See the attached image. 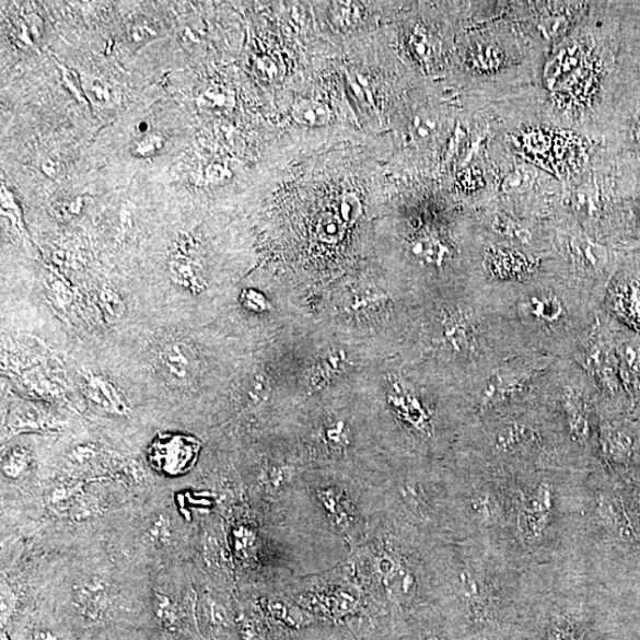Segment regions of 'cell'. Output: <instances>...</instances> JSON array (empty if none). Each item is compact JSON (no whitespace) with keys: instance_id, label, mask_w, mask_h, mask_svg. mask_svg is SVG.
Wrapping results in <instances>:
<instances>
[{"instance_id":"1","label":"cell","mask_w":640,"mask_h":640,"mask_svg":"<svg viewBox=\"0 0 640 640\" xmlns=\"http://www.w3.org/2000/svg\"><path fill=\"white\" fill-rule=\"evenodd\" d=\"M590 472L531 469L503 475L509 497L507 551L533 567H569L578 549Z\"/></svg>"},{"instance_id":"2","label":"cell","mask_w":640,"mask_h":640,"mask_svg":"<svg viewBox=\"0 0 640 640\" xmlns=\"http://www.w3.org/2000/svg\"><path fill=\"white\" fill-rule=\"evenodd\" d=\"M433 310L422 341L466 395L496 366L524 352L493 283H468Z\"/></svg>"},{"instance_id":"3","label":"cell","mask_w":640,"mask_h":640,"mask_svg":"<svg viewBox=\"0 0 640 640\" xmlns=\"http://www.w3.org/2000/svg\"><path fill=\"white\" fill-rule=\"evenodd\" d=\"M524 352L572 359L602 303L569 278L554 258L536 276L493 283Z\"/></svg>"},{"instance_id":"4","label":"cell","mask_w":640,"mask_h":640,"mask_svg":"<svg viewBox=\"0 0 640 640\" xmlns=\"http://www.w3.org/2000/svg\"><path fill=\"white\" fill-rule=\"evenodd\" d=\"M467 463L511 475L531 469H580L560 426L537 402L492 412L467 424Z\"/></svg>"},{"instance_id":"5","label":"cell","mask_w":640,"mask_h":640,"mask_svg":"<svg viewBox=\"0 0 640 640\" xmlns=\"http://www.w3.org/2000/svg\"><path fill=\"white\" fill-rule=\"evenodd\" d=\"M534 400L558 421L579 467L596 468L601 397L586 373L572 359L555 360L539 377Z\"/></svg>"},{"instance_id":"6","label":"cell","mask_w":640,"mask_h":640,"mask_svg":"<svg viewBox=\"0 0 640 640\" xmlns=\"http://www.w3.org/2000/svg\"><path fill=\"white\" fill-rule=\"evenodd\" d=\"M551 253L563 272L603 304L618 267L614 251L571 218L559 216L551 222Z\"/></svg>"},{"instance_id":"7","label":"cell","mask_w":640,"mask_h":640,"mask_svg":"<svg viewBox=\"0 0 640 640\" xmlns=\"http://www.w3.org/2000/svg\"><path fill=\"white\" fill-rule=\"evenodd\" d=\"M555 359L523 352L500 365L467 393L474 419L534 402L536 384Z\"/></svg>"},{"instance_id":"8","label":"cell","mask_w":640,"mask_h":640,"mask_svg":"<svg viewBox=\"0 0 640 640\" xmlns=\"http://www.w3.org/2000/svg\"><path fill=\"white\" fill-rule=\"evenodd\" d=\"M572 360L586 373L600 394V410L620 415L629 403L619 375V363L614 334L607 313L601 306L591 331L572 356Z\"/></svg>"},{"instance_id":"9","label":"cell","mask_w":640,"mask_h":640,"mask_svg":"<svg viewBox=\"0 0 640 640\" xmlns=\"http://www.w3.org/2000/svg\"><path fill=\"white\" fill-rule=\"evenodd\" d=\"M552 258V253L535 254L484 241L481 275L488 283L520 282L539 274Z\"/></svg>"},{"instance_id":"10","label":"cell","mask_w":640,"mask_h":640,"mask_svg":"<svg viewBox=\"0 0 640 640\" xmlns=\"http://www.w3.org/2000/svg\"><path fill=\"white\" fill-rule=\"evenodd\" d=\"M507 38H498L494 34L482 36L474 40L475 45L468 49V57L473 68L478 73L490 77V84L497 85L509 77L511 70L520 71L523 57H516L511 50L515 46L507 45Z\"/></svg>"},{"instance_id":"11","label":"cell","mask_w":640,"mask_h":640,"mask_svg":"<svg viewBox=\"0 0 640 640\" xmlns=\"http://www.w3.org/2000/svg\"><path fill=\"white\" fill-rule=\"evenodd\" d=\"M607 316L615 338L622 387L630 407L635 409L640 400V334L630 331L629 327L620 329L619 322Z\"/></svg>"},{"instance_id":"12","label":"cell","mask_w":640,"mask_h":640,"mask_svg":"<svg viewBox=\"0 0 640 640\" xmlns=\"http://www.w3.org/2000/svg\"><path fill=\"white\" fill-rule=\"evenodd\" d=\"M602 307L612 318L640 334V278L614 277L608 283Z\"/></svg>"},{"instance_id":"13","label":"cell","mask_w":640,"mask_h":640,"mask_svg":"<svg viewBox=\"0 0 640 640\" xmlns=\"http://www.w3.org/2000/svg\"><path fill=\"white\" fill-rule=\"evenodd\" d=\"M82 389L96 407L113 416H127L130 412L121 391L103 375L93 373L83 376Z\"/></svg>"},{"instance_id":"14","label":"cell","mask_w":640,"mask_h":640,"mask_svg":"<svg viewBox=\"0 0 640 640\" xmlns=\"http://www.w3.org/2000/svg\"><path fill=\"white\" fill-rule=\"evenodd\" d=\"M163 375L176 386H185L195 375L196 356L183 341L166 345L159 354Z\"/></svg>"},{"instance_id":"15","label":"cell","mask_w":640,"mask_h":640,"mask_svg":"<svg viewBox=\"0 0 640 640\" xmlns=\"http://www.w3.org/2000/svg\"><path fill=\"white\" fill-rule=\"evenodd\" d=\"M109 586L102 579H90L77 586L74 604L80 614L89 619H97L104 615L109 604Z\"/></svg>"},{"instance_id":"16","label":"cell","mask_w":640,"mask_h":640,"mask_svg":"<svg viewBox=\"0 0 640 640\" xmlns=\"http://www.w3.org/2000/svg\"><path fill=\"white\" fill-rule=\"evenodd\" d=\"M197 443L194 439L174 437L160 440L152 450L153 459L163 463L166 467H181L193 461L197 452Z\"/></svg>"},{"instance_id":"17","label":"cell","mask_w":640,"mask_h":640,"mask_svg":"<svg viewBox=\"0 0 640 640\" xmlns=\"http://www.w3.org/2000/svg\"><path fill=\"white\" fill-rule=\"evenodd\" d=\"M55 424L54 418L47 411L32 404H22L10 412L7 430L13 435L22 432L51 430Z\"/></svg>"},{"instance_id":"18","label":"cell","mask_w":640,"mask_h":640,"mask_svg":"<svg viewBox=\"0 0 640 640\" xmlns=\"http://www.w3.org/2000/svg\"><path fill=\"white\" fill-rule=\"evenodd\" d=\"M293 118L298 124L316 127L330 121V107L315 100H303L293 108Z\"/></svg>"},{"instance_id":"19","label":"cell","mask_w":640,"mask_h":640,"mask_svg":"<svg viewBox=\"0 0 640 640\" xmlns=\"http://www.w3.org/2000/svg\"><path fill=\"white\" fill-rule=\"evenodd\" d=\"M173 525L164 514L155 515L148 524L146 539L155 547H165L173 540Z\"/></svg>"},{"instance_id":"20","label":"cell","mask_w":640,"mask_h":640,"mask_svg":"<svg viewBox=\"0 0 640 640\" xmlns=\"http://www.w3.org/2000/svg\"><path fill=\"white\" fill-rule=\"evenodd\" d=\"M31 462V452L24 447H13L3 458V474L10 479H18L26 473Z\"/></svg>"},{"instance_id":"21","label":"cell","mask_w":640,"mask_h":640,"mask_svg":"<svg viewBox=\"0 0 640 640\" xmlns=\"http://www.w3.org/2000/svg\"><path fill=\"white\" fill-rule=\"evenodd\" d=\"M153 609L159 619L167 629H173L178 624L179 612L176 603L161 592L153 594Z\"/></svg>"},{"instance_id":"22","label":"cell","mask_w":640,"mask_h":640,"mask_svg":"<svg viewBox=\"0 0 640 640\" xmlns=\"http://www.w3.org/2000/svg\"><path fill=\"white\" fill-rule=\"evenodd\" d=\"M242 305L254 313H263L270 309L264 294L255 290H246L242 293Z\"/></svg>"},{"instance_id":"23","label":"cell","mask_w":640,"mask_h":640,"mask_svg":"<svg viewBox=\"0 0 640 640\" xmlns=\"http://www.w3.org/2000/svg\"><path fill=\"white\" fill-rule=\"evenodd\" d=\"M341 213L347 221L353 222L359 219L361 212V203L358 196L349 194L341 201Z\"/></svg>"},{"instance_id":"24","label":"cell","mask_w":640,"mask_h":640,"mask_svg":"<svg viewBox=\"0 0 640 640\" xmlns=\"http://www.w3.org/2000/svg\"><path fill=\"white\" fill-rule=\"evenodd\" d=\"M208 619L212 625L224 626L226 624L225 609L216 602H209L207 605Z\"/></svg>"},{"instance_id":"25","label":"cell","mask_w":640,"mask_h":640,"mask_svg":"<svg viewBox=\"0 0 640 640\" xmlns=\"http://www.w3.org/2000/svg\"><path fill=\"white\" fill-rule=\"evenodd\" d=\"M103 303L104 307L112 316H120V313L124 311L120 298L117 294H114L110 290H105L103 293Z\"/></svg>"},{"instance_id":"26","label":"cell","mask_w":640,"mask_h":640,"mask_svg":"<svg viewBox=\"0 0 640 640\" xmlns=\"http://www.w3.org/2000/svg\"><path fill=\"white\" fill-rule=\"evenodd\" d=\"M265 383L261 377H255L251 384L248 396L253 402H261L264 398Z\"/></svg>"},{"instance_id":"27","label":"cell","mask_w":640,"mask_h":640,"mask_svg":"<svg viewBox=\"0 0 640 640\" xmlns=\"http://www.w3.org/2000/svg\"><path fill=\"white\" fill-rule=\"evenodd\" d=\"M339 233H340L339 222L331 219H327L325 222H323V235H325L327 240L331 237H337V234Z\"/></svg>"},{"instance_id":"28","label":"cell","mask_w":640,"mask_h":640,"mask_svg":"<svg viewBox=\"0 0 640 640\" xmlns=\"http://www.w3.org/2000/svg\"><path fill=\"white\" fill-rule=\"evenodd\" d=\"M31 640H59V637L50 630H37L32 635Z\"/></svg>"},{"instance_id":"29","label":"cell","mask_w":640,"mask_h":640,"mask_svg":"<svg viewBox=\"0 0 640 640\" xmlns=\"http://www.w3.org/2000/svg\"><path fill=\"white\" fill-rule=\"evenodd\" d=\"M422 640H447L444 636H440L438 633H430L426 636Z\"/></svg>"},{"instance_id":"30","label":"cell","mask_w":640,"mask_h":640,"mask_svg":"<svg viewBox=\"0 0 640 640\" xmlns=\"http://www.w3.org/2000/svg\"><path fill=\"white\" fill-rule=\"evenodd\" d=\"M2 640H9L8 637L3 635Z\"/></svg>"}]
</instances>
